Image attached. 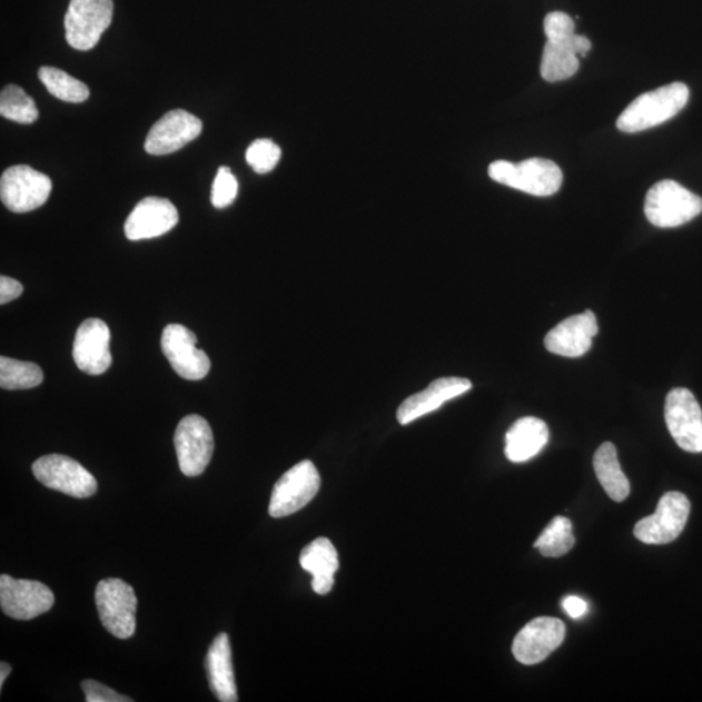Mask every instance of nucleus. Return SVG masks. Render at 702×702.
Masks as SVG:
<instances>
[{
	"label": "nucleus",
	"instance_id": "25",
	"mask_svg": "<svg viewBox=\"0 0 702 702\" xmlns=\"http://www.w3.org/2000/svg\"><path fill=\"white\" fill-rule=\"evenodd\" d=\"M41 82L51 96L69 103H82L90 97L88 85L59 68L42 67L38 71Z\"/></svg>",
	"mask_w": 702,
	"mask_h": 702
},
{
	"label": "nucleus",
	"instance_id": "7",
	"mask_svg": "<svg viewBox=\"0 0 702 702\" xmlns=\"http://www.w3.org/2000/svg\"><path fill=\"white\" fill-rule=\"evenodd\" d=\"M33 474L45 487L75 498H89L98 491L96 477L67 455H43L33 463Z\"/></svg>",
	"mask_w": 702,
	"mask_h": 702
},
{
	"label": "nucleus",
	"instance_id": "11",
	"mask_svg": "<svg viewBox=\"0 0 702 702\" xmlns=\"http://www.w3.org/2000/svg\"><path fill=\"white\" fill-rule=\"evenodd\" d=\"M53 604H56V596L48 585L6 574L0 576V606L11 619L34 620L48 613Z\"/></svg>",
	"mask_w": 702,
	"mask_h": 702
},
{
	"label": "nucleus",
	"instance_id": "8",
	"mask_svg": "<svg viewBox=\"0 0 702 702\" xmlns=\"http://www.w3.org/2000/svg\"><path fill=\"white\" fill-rule=\"evenodd\" d=\"M51 190L50 177L26 165L6 169L0 179V198L10 211L17 214L34 211L43 206Z\"/></svg>",
	"mask_w": 702,
	"mask_h": 702
},
{
	"label": "nucleus",
	"instance_id": "22",
	"mask_svg": "<svg viewBox=\"0 0 702 702\" xmlns=\"http://www.w3.org/2000/svg\"><path fill=\"white\" fill-rule=\"evenodd\" d=\"M547 442H550V429L545 422L535 416H526L516 421L507 431L506 458L514 463L527 462L536 457Z\"/></svg>",
	"mask_w": 702,
	"mask_h": 702
},
{
	"label": "nucleus",
	"instance_id": "27",
	"mask_svg": "<svg viewBox=\"0 0 702 702\" xmlns=\"http://www.w3.org/2000/svg\"><path fill=\"white\" fill-rule=\"evenodd\" d=\"M574 545L573 524L565 516H555L534 546L544 557L558 558L573 550Z\"/></svg>",
	"mask_w": 702,
	"mask_h": 702
},
{
	"label": "nucleus",
	"instance_id": "17",
	"mask_svg": "<svg viewBox=\"0 0 702 702\" xmlns=\"http://www.w3.org/2000/svg\"><path fill=\"white\" fill-rule=\"evenodd\" d=\"M179 223V211L166 198L148 197L138 202L126 221L128 240H150L168 234Z\"/></svg>",
	"mask_w": 702,
	"mask_h": 702
},
{
	"label": "nucleus",
	"instance_id": "26",
	"mask_svg": "<svg viewBox=\"0 0 702 702\" xmlns=\"http://www.w3.org/2000/svg\"><path fill=\"white\" fill-rule=\"evenodd\" d=\"M43 382V372L32 362L0 358V387L7 390L36 388Z\"/></svg>",
	"mask_w": 702,
	"mask_h": 702
},
{
	"label": "nucleus",
	"instance_id": "31",
	"mask_svg": "<svg viewBox=\"0 0 702 702\" xmlns=\"http://www.w3.org/2000/svg\"><path fill=\"white\" fill-rule=\"evenodd\" d=\"M547 41L566 40L575 34V22L565 12H552L544 20Z\"/></svg>",
	"mask_w": 702,
	"mask_h": 702
},
{
	"label": "nucleus",
	"instance_id": "23",
	"mask_svg": "<svg viewBox=\"0 0 702 702\" xmlns=\"http://www.w3.org/2000/svg\"><path fill=\"white\" fill-rule=\"evenodd\" d=\"M299 563L313 575V590L318 595H327L334 589L335 575L339 567L338 554L334 544L326 537L314 540L299 555Z\"/></svg>",
	"mask_w": 702,
	"mask_h": 702
},
{
	"label": "nucleus",
	"instance_id": "21",
	"mask_svg": "<svg viewBox=\"0 0 702 702\" xmlns=\"http://www.w3.org/2000/svg\"><path fill=\"white\" fill-rule=\"evenodd\" d=\"M206 673L215 698L221 702H237V686L235 679L231 647L227 634L215 637L205 660Z\"/></svg>",
	"mask_w": 702,
	"mask_h": 702
},
{
	"label": "nucleus",
	"instance_id": "13",
	"mask_svg": "<svg viewBox=\"0 0 702 702\" xmlns=\"http://www.w3.org/2000/svg\"><path fill=\"white\" fill-rule=\"evenodd\" d=\"M665 419L670 435L681 449L702 453V411L691 390L675 388L669 393Z\"/></svg>",
	"mask_w": 702,
	"mask_h": 702
},
{
	"label": "nucleus",
	"instance_id": "15",
	"mask_svg": "<svg viewBox=\"0 0 702 702\" xmlns=\"http://www.w3.org/2000/svg\"><path fill=\"white\" fill-rule=\"evenodd\" d=\"M566 627L562 621L551 616H540L526 624L515 636L513 654L523 665L543 662L563 643Z\"/></svg>",
	"mask_w": 702,
	"mask_h": 702
},
{
	"label": "nucleus",
	"instance_id": "28",
	"mask_svg": "<svg viewBox=\"0 0 702 702\" xmlns=\"http://www.w3.org/2000/svg\"><path fill=\"white\" fill-rule=\"evenodd\" d=\"M0 115L19 125H33L40 113L32 97L18 85H9L0 95Z\"/></svg>",
	"mask_w": 702,
	"mask_h": 702
},
{
	"label": "nucleus",
	"instance_id": "9",
	"mask_svg": "<svg viewBox=\"0 0 702 702\" xmlns=\"http://www.w3.org/2000/svg\"><path fill=\"white\" fill-rule=\"evenodd\" d=\"M175 447L181 473L196 477L205 473L215 449L210 424L202 416H185L175 432Z\"/></svg>",
	"mask_w": 702,
	"mask_h": 702
},
{
	"label": "nucleus",
	"instance_id": "16",
	"mask_svg": "<svg viewBox=\"0 0 702 702\" xmlns=\"http://www.w3.org/2000/svg\"><path fill=\"white\" fill-rule=\"evenodd\" d=\"M111 332L100 319H87L76 332L73 359L77 367L88 375H102L112 365L110 352Z\"/></svg>",
	"mask_w": 702,
	"mask_h": 702
},
{
	"label": "nucleus",
	"instance_id": "30",
	"mask_svg": "<svg viewBox=\"0 0 702 702\" xmlns=\"http://www.w3.org/2000/svg\"><path fill=\"white\" fill-rule=\"evenodd\" d=\"M237 192L236 176L231 174L230 168L220 167L212 184L211 204L216 208H226L235 202Z\"/></svg>",
	"mask_w": 702,
	"mask_h": 702
},
{
	"label": "nucleus",
	"instance_id": "18",
	"mask_svg": "<svg viewBox=\"0 0 702 702\" xmlns=\"http://www.w3.org/2000/svg\"><path fill=\"white\" fill-rule=\"evenodd\" d=\"M597 332L596 315L587 310L570 316L554 327L545 337V347L547 352L557 356L579 358L591 349L593 337L597 335Z\"/></svg>",
	"mask_w": 702,
	"mask_h": 702
},
{
	"label": "nucleus",
	"instance_id": "6",
	"mask_svg": "<svg viewBox=\"0 0 702 702\" xmlns=\"http://www.w3.org/2000/svg\"><path fill=\"white\" fill-rule=\"evenodd\" d=\"M320 475L312 461L293 466L275 484L268 513L273 518H284L310 504L320 490Z\"/></svg>",
	"mask_w": 702,
	"mask_h": 702
},
{
	"label": "nucleus",
	"instance_id": "1",
	"mask_svg": "<svg viewBox=\"0 0 702 702\" xmlns=\"http://www.w3.org/2000/svg\"><path fill=\"white\" fill-rule=\"evenodd\" d=\"M690 89L683 82H673L634 99L616 120L624 134H636L659 127L673 119L689 103Z\"/></svg>",
	"mask_w": 702,
	"mask_h": 702
},
{
	"label": "nucleus",
	"instance_id": "24",
	"mask_svg": "<svg viewBox=\"0 0 702 702\" xmlns=\"http://www.w3.org/2000/svg\"><path fill=\"white\" fill-rule=\"evenodd\" d=\"M593 466H595L597 479L609 497L616 503H622L629 497L630 482L622 472L619 454H616L612 443H605L599 447L595 458H593Z\"/></svg>",
	"mask_w": 702,
	"mask_h": 702
},
{
	"label": "nucleus",
	"instance_id": "29",
	"mask_svg": "<svg viewBox=\"0 0 702 702\" xmlns=\"http://www.w3.org/2000/svg\"><path fill=\"white\" fill-rule=\"evenodd\" d=\"M280 158V146L271 140H266V138L254 141L246 151V161L254 171L260 175L271 172L279 164Z\"/></svg>",
	"mask_w": 702,
	"mask_h": 702
},
{
	"label": "nucleus",
	"instance_id": "34",
	"mask_svg": "<svg viewBox=\"0 0 702 702\" xmlns=\"http://www.w3.org/2000/svg\"><path fill=\"white\" fill-rule=\"evenodd\" d=\"M562 607L563 611H565L573 620H581L582 616L589 612V604L577 596H567L563 599Z\"/></svg>",
	"mask_w": 702,
	"mask_h": 702
},
{
	"label": "nucleus",
	"instance_id": "4",
	"mask_svg": "<svg viewBox=\"0 0 702 702\" xmlns=\"http://www.w3.org/2000/svg\"><path fill=\"white\" fill-rule=\"evenodd\" d=\"M96 604L100 621L112 636L135 635L138 601L132 585L116 577L103 579L97 585Z\"/></svg>",
	"mask_w": 702,
	"mask_h": 702
},
{
	"label": "nucleus",
	"instance_id": "12",
	"mask_svg": "<svg viewBox=\"0 0 702 702\" xmlns=\"http://www.w3.org/2000/svg\"><path fill=\"white\" fill-rule=\"evenodd\" d=\"M197 342V336L181 324H169L161 335V350L185 380H202L210 373L211 360L198 349Z\"/></svg>",
	"mask_w": 702,
	"mask_h": 702
},
{
	"label": "nucleus",
	"instance_id": "32",
	"mask_svg": "<svg viewBox=\"0 0 702 702\" xmlns=\"http://www.w3.org/2000/svg\"><path fill=\"white\" fill-rule=\"evenodd\" d=\"M81 689L87 696L88 702H129L134 701L127 696H122V694L113 691L110 686H107L102 683L96 681H83L81 683Z\"/></svg>",
	"mask_w": 702,
	"mask_h": 702
},
{
	"label": "nucleus",
	"instance_id": "10",
	"mask_svg": "<svg viewBox=\"0 0 702 702\" xmlns=\"http://www.w3.org/2000/svg\"><path fill=\"white\" fill-rule=\"evenodd\" d=\"M690 512V500L683 493L668 492L660 500L657 511L637 522L634 534L644 544H669L682 534Z\"/></svg>",
	"mask_w": 702,
	"mask_h": 702
},
{
	"label": "nucleus",
	"instance_id": "33",
	"mask_svg": "<svg viewBox=\"0 0 702 702\" xmlns=\"http://www.w3.org/2000/svg\"><path fill=\"white\" fill-rule=\"evenodd\" d=\"M22 291H24V288L19 281L7 276L0 277V304L11 303V300L19 298Z\"/></svg>",
	"mask_w": 702,
	"mask_h": 702
},
{
	"label": "nucleus",
	"instance_id": "3",
	"mask_svg": "<svg viewBox=\"0 0 702 702\" xmlns=\"http://www.w3.org/2000/svg\"><path fill=\"white\" fill-rule=\"evenodd\" d=\"M644 211L654 227L676 228L702 212V199L673 180L660 181L646 192Z\"/></svg>",
	"mask_w": 702,
	"mask_h": 702
},
{
	"label": "nucleus",
	"instance_id": "14",
	"mask_svg": "<svg viewBox=\"0 0 702 702\" xmlns=\"http://www.w3.org/2000/svg\"><path fill=\"white\" fill-rule=\"evenodd\" d=\"M204 125L197 116L185 110L167 112L152 126L145 141L150 156H168L179 151L202 134Z\"/></svg>",
	"mask_w": 702,
	"mask_h": 702
},
{
	"label": "nucleus",
	"instance_id": "5",
	"mask_svg": "<svg viewBox=\"0 0 702 702\" xmlns=\"http://www.w3.org/2000/svg\"><path fill=\"white\" fill-rule=\"evenodd\" d=\"M112 17V0H71L65 19L67 42L79 51L95 49Z\"/></svg>",
	"mask_w": 702,
	"mask_h": 702
},
{
	"label": "nucleus",
	"instance_id": "20",
	"mask_svg": "<svg viewBox=\"0 0 702 702\" xmlns=\"http://www.w3.org/2000/svg\"><path fill=\"white\" fill-rule=\"evenodd\" d=\"M592 43L587 37L571 36L566 40L547 41L543 52L542 72L547 82H558L573 77L579 69V58L587 57Z\"/></svg>",
	"mask_w": 702,
	"mask_h": 702
},
{
	"label": "nucleus",
	"instance_id": "2",
	"mask_svg": "<svg viewBox=\"0 0 702 702\" xmlns=\"http://www.w3.org/2000/svg\"><path fill=\"white\" fill-rule=\"evenodd\" d=\"M488 174L493 181L535 197L555 195L563 181L561 168L554 161L542 158L523 160L518 165L497 160L490 166Z\"/></svg>",
	"mask_w": 702,
	"mask_h": 702
},
{
	"label": "nucleus",
	"instance_id": "19",
	"mask_svg": "<svg viewBox=\"0 0 702 702\" xmlns=\"http://www.w3.org/2000/svg\"><path fill=\"white\" fill-rule=\"evenodd\" d=\"M472 388L473 383L463 377H442L432 382L426 389L406 398L398 407L397 419L406 426L424 415L436 412L447 401L465 395Z\"/></svg>",
	"mask_w": 702,
	"mask_h": 702
},
{
	"label": "nucleus",
	"instance_id": "35",
	"mask_svg": "<svg viewBox=\"0 0 702 702\" xmlns=\"http://www.w3.org/2000/svg\"><path fill=\"white\" fill-rule=\"evenodd\" d=\"M11 665L9 663L2 662L0 663V690L3 689L7 676L11 673Z\"/></svg>",
	"mask_w": 702,
	"mask_h": 702
}]
</instances>
